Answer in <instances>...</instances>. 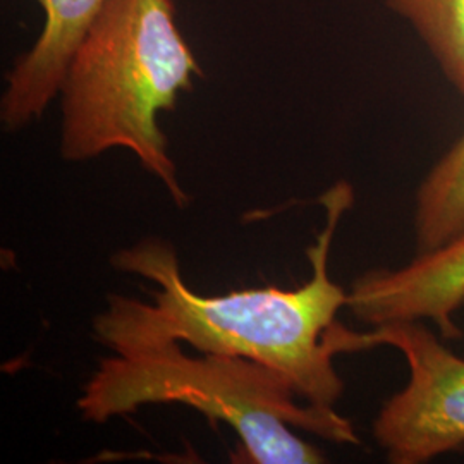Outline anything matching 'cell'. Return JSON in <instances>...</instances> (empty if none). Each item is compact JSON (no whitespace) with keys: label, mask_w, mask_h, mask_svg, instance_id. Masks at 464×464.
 <instances>
[{"label":"cell","mask_w":464,"mask_h":464,"mask_svg":"<svg viewBox=\"0 0 464 464\" xmlns=\"http://www.w3.org/2000/svg\"><path fill=\"white\" fill-rule=\"evenodd\" d=\"M325 227L308 249L312 277L298 289H245L201 296L184 282L174 248L143 239L121 249L112 266L155 282L153 303L112 295L95 318V335L117 354L186 343L199 353L241 356L264 363L293 383L310 404L334 408L344 382L334 368L341 353L335 316L348 293L329 276L332 237L353 203V188L335 183L322 195Z\"/></svg>","instance_id":"1"},{"label":"cell","mask_w":464,"mask_h":464,"mask_svg":"<svg viewBox=\"0 0 464 464\" xmlns=\"http://www.w3.org/2000/svg\"><path fill=\"white\" fill-rule=\"evenodd\" d=\"M201 66L178 26L174 0H107L61 84V157L84 162L130 150L184 208L188 193L159 116L176 109Z\"/></svg>","instance_id":"2"},{"label":"cell","mask_w":464,"mask_h":464,"mask_svg":"<svg viewBox=\"0 0 464 464\" xmlns=\"http://www.w3.org/2000/svg\"><path fill=\"white\" fill-rule=\"evenodd\" d=\"M295 396L293 383L270 366L241 356L195 358L172 343L102 360L78 410L84 420L105 423L149 404H186L239 435L236 458L243 463H324L322 452L291 427L334 444H360L351 421L334 408L301 406Z\"/></svg>","instance_id":"3"},{"label":"cell","mask_w":464,"mask_h":464,"mask_svg":"<svg viewBox=\"0 0 464 464\" xmlns=\"http://www.w3.org/2000/svg\"><path fill=\"white\" fill-rule=\"evenodd\" d=\"M398 349L410 382L382 406L373 437L394 464L429 463L464 446V358L446 348L420 320L389 322L375 331H346V351Z\"/></svg>","instance_id":"4"},{"label":"cell","mask_w":464,"mask_h":464,"mask_svg":"<svg viewBox=\"0 0 464 464\" xmlns=\"http://www.w3.org/2000/svg\"><path fill=\"white\" fill-rule=\"evenodd\" d=\"M464 304V231L396 270H370L348 293V308L373 327L431 320L444 339L461 337L452 315Z\"/></svg>","instance_id":"5"},{"label":"cell","mask_w":464,"mask_h":464,"mask_svg":"<svg viewBox=\"0 0 464 464\" xmlns=\"http://www.w3.org/2000/svg\"><path fill=\"white\" fill-rule=\"evenodd\" d=\"M45 16L34 47L7 74L0 102L5 130L16 131L40 119L61 92L67 64L84 32L107 0H34Z\"/></svg>","instance_id":"6"},{"label":"cell","mask_w":464,"mask_h":464,"mask_svg":"<svg viewBox=\"0 0 464 464\" xmlns=\"http://www.w3.org/2000/svg\"><path fill=\"white\" fill-rule=\"evenodd\" d=\"M464 231V134L433 166L416 193L418 253L442 248Z\"/></svg>","instance_id":"7"},{"label":"cell","mask_w":464,"mask_h":464,"mask_svg":"<svg viewBox=\"0 0 464 464\" xmlns=\"http://www.w3.org/2000/svg\"><path fill=\"white\" fill-rule=\"evenodd\" d=\"M387 5L411 23L464 95V0H387Z\"/></svg>","instance_id":"8"}]
</instances>
